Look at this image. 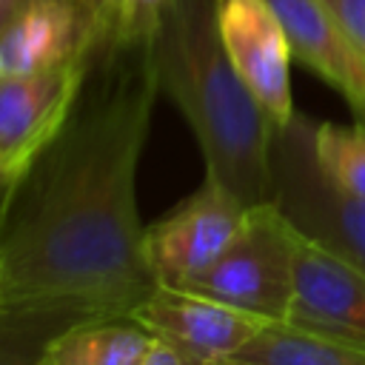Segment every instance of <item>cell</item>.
<instances>
[{
  "label": "cell",
  "instance_id": "cell-12",
  "mask_svg": "<svg viewBox=\"0 0 365 365\" xmlns=\"http://www.w3.org/2000/svg\"><path fill=\"white\" fill-rule=\"evenodd\" d=\"M151 342L131 317L80 319L43 342L37 365H140Z\"/></svg>",
  "mask_w": 365,
  "mask_h": 365
},
{
  "label": "cell",
  "instance_id": "cell-6",
  "mask_svg": "<svg viewBox=\"0 0 365 365\" xmlns=\"http://www.w3.org/2000/svg\"><path fill=\"white\" fill-rule=\"evenodd\" d=\"M251 205L202 177L200 188L145 225V257L160 285H185L211 268L240 237Z\"/></svg>",
  "mask_w": 365,
  "mask_h": 365
},
{
  "label": "cell",
  "instance_id": "cell-9",
  "mask_svg": "<svg viewBox=\"0 0 365 365\" xmlns=\"http://www.w3.org/2000/svg\"><path fill=\"white\" fill-rule=\"evenodd\" d=\"M220 34L242 83L279 128L288 125L297 114L291 100L294 51L274 9L265 0H222Z\"/></svg>",
  "mask_w": 365,
  "mask_h": 365
},
{
  "label": "cell",
  "instance_id": "cell-7",
  "mask_svg": "<svg viewBox=\"0 0 365 365\" xmlns=\"http://www.w3.org/2000/svg\"><path fill=\"white\" fill-rule=\"evenodd\" d=\"M131 319L154 339L171 345L188 365L237 356L265 325V319L254 314L177 285H157Z\"/></svg>",
  "mask_w": 365,
  "mask_h": 365
},
{
  "label": "cell",
  "instance_id": "cell-2",
  "mask_svg": "<svg viewBox=\"0 0 365 365\" xmlns=\"http://www.w3.org/2000/svg\"><path fill=\"white\" fill-rule=\"evenodd\" d=\"M222 0H165L154 31L160 91L188 123L205 177L245 205L274 202V143L279 125L237 74L222 34Z\"/></svg>",
  "mask_w": 365,
  "mask_h": 365
},
{
  "label": "cell",
  "instance_id": "cell-14",
  "mask_svg": "<svg viewBox=\"0 0 365 365\" xmlns=\"http://www.w3.org/2000/svg\"><path fill=\"white\" fill-rule=\"evenodd\" d=\"M311 148L322 177L345 197L365 202V120L354 125L311 123Z\"/></svg>",
  "mask_w": 365,
  "mask_h": 365
},
{
  "label": "cell",
  "instance_id": "cell-17",
  "mask_svg": "<svg viewBox=\"0 0 365 365\" xmlns=\"http://www.w3.org/2000/svg\"><path fill=\"white\" fill-rule=\"evenodd\" d=\"M348 40L365 54V0H325Z\"/></svg>",
  "mask_w": 365,
  "mask_h": 365
},
{
  "label": "cell",
  "instance_id": "cell-4",
  "mask_svg": "<svg viewBox=\"0 0 365 365\" xmlns=\"http://www.w3.org/2000/svg\"><path fill=\"white\" fill-rule=\"evenodd\" d=\"M311 117L297 111L277 131L274 202L302 234L365 271V202L339 194L322 177L311 148Z\"/></svg>",
  "mask_w": 365,
  "mask_h": 365
},
{
  "label": "cell",
  "instance_id": "cell-16",
  "mask_svg": "<svg viewBox=\"0 0 365 365\" xmlns=\"http://www.w3.org/2000/svg\"><path fill=\"white\" fill-rule=\"evenodd\" d=\"M46 336L23 328H0V365H37Z\"/></svg>",
  "mask_w": 365,
  "mask_h": 365
},
{
  "label": "cell",
  "instance_id": "cell-1",
  "mask_svg": "<svg viewBox=\"0 0 365 365\" xmlns=\"http://www.w3.org/2000/svg\"><path fill=\"white\" fill-rule=\"evenodd\" d=\"M151 43L123 37L88 48L63 131L0 208V328L48 339L80 319L131 317L160 285L137 208L163 94Z\"/></svg>",
  "mask_w": 365,
  "mask_h": 365
},
{
  "label": "cell",
  "instance_id": "cell-18",
  "mask_svg": "<svg viewBox=\"0 0 365 365\" xmlns=\"http://www.w3.org/2000/svg\"><path fill=\"white\" fill-rule=\"evenodd\" d=\"M140 365H188L171 345H165V342H160V339H154L151 342V348L145 351V356L140 359Z\"/></svg>",
  "mask_w": 365,
  "mask_h": 365
},
{
  "label": "cell",
  "instance_id": "cell-20",
  "mask_svg": "<svg viewBox=\"0 0 365 365\" xmlns=\"http://www.w3.org/2000/svg\"><path fill=\"white\" fill-rule=\"evenodd\" d=\"M211 365H257V362H245V359H237V356H228V359H220V362H211Z\"/></svg>",
  "mask_w": 365,
  "mask_h": 365
},
{
  "label": "cell",
  "instance_id": "cell-5",
  "mask_svg": "<svg viewBox=\"0 0 365 365\" xmlns=\"http://www.w3.org/2000/svg\"><path fill=\"white\" fill-rule=\"evenodd\" d=\"M88 71V51L60 66L0 77V208L63 131Z\"/></svg>",
  "mask_w": 365,
  "mask_h": 365
},
{
  "label": "cell",
  "instance_id": "cell-15",
  "mask_svg": "<svg viewBox=\"0 0 365 365\" xmlns=\"http://www.w3.org/2000/svg\"><path fill=\"white\" fill-rule=\"evenodd\" d=\"M86 23L88 48L128 37V0H77Z\"/></svg>",
  "mask_w": 365,
  "mask_h": 365
},
{
  "label": "cell",
  "instance_id": "cell-3",
  "mask_svg": "<svg viewBox=\"0 0 365 365\" xmlns=\"http://www.w3.org/2000/svg\"><path fill=\"white\" fill-rule=\"evenodd\" d=\"M297 271V225L277 202L254 205L222 257L185 285L265 322H288Z\"/></svg>",
  "mask_w": 365,
  "mask_h": 365
},
{
  "label": "cell",
  "instance_id": "cell-8",
  "mask_svg": "<svg viewBox=\"0 0 365 365\" xmlns=\"http://www.w3.org/2000/svg\"><path fill=\"white\" fill-rule=\"evenodd\" d=\"M285 325L365 348V271L299 228L294 302Z\"/></svg>",
  "mask_w": 365,
  "mask_h": 365
},
{
  "label": "cell",
  "instance_id": "cell-11",
  "mask_svg": "<svg viewBox=\"0 0 365 365\" xmlns=\"http://www.w3.org/2000/svg\"><path fill=\"white\" fill-rule=\"evenodd\" d=\"M88 51L77 0H23L0 20V77H23Z\"/></svg>",
  "mask_w": 365,
  "mask_h": 365
},
{
  "label": "cell",
  "instance_id": "cell-19",
  "mask_svg": "<svg viewBox=\"0 0 365 365\" xmlns=\"http://www.w3.org/2000/svg\"><path fill=\"white\" fill-rule=\"evenodd\" d=\"M20 3H23V0H0V20H3V17H9Z\"/></svg>",
  "mask_w": 365,
  "mask_h": 365
},
{
  "label": "cell",
  "instance_id": "cell-13",
  "mask_svg": "<svg viewBox=\"0 0 365 365\" xmlns=\"http://www.w3.org/2000/svg\"><path fill=\"white\" fill-rule=\"evenodd\" d=\"M237 359L257 365H365V348L308 334L285 322H265Z\"/></svg>",
  "mask_w": 365,
  "mask_h": 365
},
{
  "label": "cell",
  "instance_id": "cell-10",
  "mask_svg": "<svg viewBox=\"0 0 365 365\" xmlns=\"http://www.w3.org/2000/svg\"><path fill=\"white\" fill-rule=\"evenodd\" d=\"M282 23L294 57L339 91L365 120V54L348 40L325 0H265Z\"/></svg>",
  "mask_w": 365,
  "mask_h": 365
}]
</instances>
